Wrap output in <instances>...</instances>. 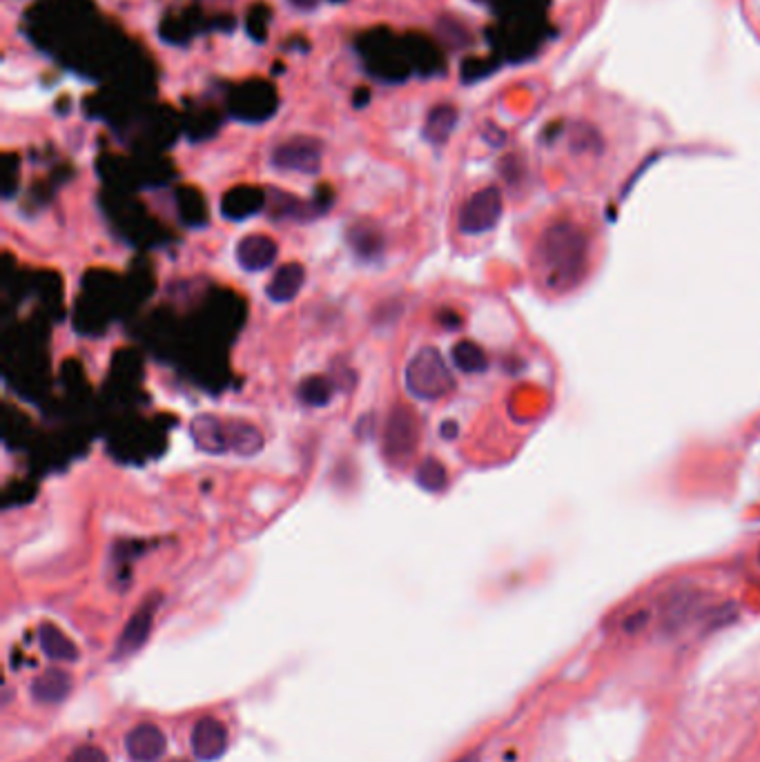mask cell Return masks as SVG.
<instances>
[{"label":"cell","mask_w":760,"mask_h":762,"mask_svg":"<svg viewBox=\"0 0 760 762\" xmlns=\"http://www.w3.org/2000/svg\"><path fill=\"white\" fill-rule=\"evenodd\" d=\"M544 281L555 292H569L582 281L589 263V239L571 221H555L542 232L535 248Z\"/></svg>","instance_id":"obj_1"},{"label":"cell","mask_w":760,"mask_h":762,"mask_svg":"<svg viewBox=\"0 0 760 762\" xmlns=\"http://www.w3.org/2000/svg\"><path fill=\"white\" fill-rule=\"evenodd\" d=\"M406 390L422 402H437L455 388V379L446 359L435 346L417 350L406 364Z\"/></svg>","instance_id":"obj_2"},{"label":"cell","mask_w":760,"mask_h":762,"mask_svg":"<svg viewBox=\"0 0 760 762\" xmlns=\"http://www.w3.org/2000/svg\"><path fill=\"white\" fill-rule=\"evenodd\" d=\"M324 161V143L315 136H292L270 154V165L279 172L317 174Z\"/></svg>","instance_id":"obj_3"},{"label":"cell","mask_w":760,"mask_h":762,"mask_svg":"<svg viewBox=\"0 0 760 762\" xmlns=\"http://www.w3.org/2000/svg\"><path fill=\"white\" fill-rule=\"evenodd\" d=\"M504 203L502 192L498 188H482L462 205L460 212V230L464 234H484L498 226L502 217Z\"/></svg>","instance_id":"obj_4"},{"label":"cell","mask_w":760,"mask_h":762,"mask_svg":"<svg viewBox=\"0 0 760 762\" xmlns=\"http://www.w3.org/2000/svg\"><path fill=\"white\" fill-rule=\"evenodd\" d=\"M417 444H420V424H417L415 410L408 406H395L384 431L386 455L395 462H404L417 451Z\"/></svg>","instance_id":"obj_5"},{"label":"cell","mask_w":760,"mask_h":762,"mask_svg":"<svg viewBox=\"0 0 760 762\" xmlns=\"http://www.w3.org/2000/svg\"><path fill=\"white\" fill-rule=\"evenodd\" d=\"M157 607H159L157 598H152L145 604H141L139 611L132 615L130 622L125 624L119 642H116L114 660H125V658L134 656V653L139 651L145 642H148L150 631H152V622H154V611H157Z\"/></svg>","instance_id":"obj_6"},{"label":"cell","mask_w":760,"mask_h":762,"mask_svg":"<svg viewBox=\"0 0 760 762\" xmlns=\"http://www.w3.org/2000/svg\"><path fill=\"white\" fill-rule=\"evenodd\" d=\"M192 754L201 762L219 760L228 749V729L217 718H201L190 736Z\"/></svg>","instance_id":"obj_7"},{"label":"cell","mask_w":760,"mask_h":762,"mask_svg":"<svg viewBox=\"0 0 760 762\" xmlns=\"http://www.w3.org/2000/svg\"><path fill=\"white\" fill-rule=\"evenodd\" d=\"M279 254L277 241L268 234H246L235 248L239 266L246 272L268 270Z\"/></svg>","instance_id":"obj_8"},{"label":"cell","mask_w":760,"mask_h":762,"mask_svg":"<svg viewBox=\"0 0 760 762\" xmlns=\"http://www.w3.org/2000/svg\"><path fill=\"white\" fill-rule=\"evenodd\" d=\"M165 736L157 725H136L128 736H125V751L132 762H159L165 754Z\"/></svg>","instance_id":"obj_9"},{"label":"cell","mask_w":760,"mask_h":762,"mask_svg":"<svg viewBox=\"0 0 760 762\" xmlns=\"http://www.w3.org/2000/svg\"><path fill=\"white\" fill-rule=\"evenodd\" d=\"M190 435L197 444L199 451L208 455H223L228 453V433L226 419L217 415H199L192 419Z\"/></svg>","instance_id":"obj_10"},{"label":"cell","mask_w":760,"mask_h":762,"mask_svg":"<svg viewBox=\"0 0 760 762\" xmlns=\"http://www.w3.org/2000/svg\"><path fill=\"white\" fill-rule=\"evenodd\" d=\"M268 205V194L259 188H250V185H241V188L230 190L221 201V214L226 219L241 221L248 217H255Z\"/></svg>","instance_id":"obj_11"},{"label":"cell","mask_w":760,"mask_h":762,"mask_svg":"<svg viewBox=\"0 0 760 762\" xmlns=\"http://www.w3.org/2000/svg\"><path fill=\"white\" fill-rule=\"evenodd\" d=\"M304 281H306V268L297 261H290L272 275L270 283L266 286V295L270 301H275V304H288V301H292L299 295Z\"/></svg>","instance_id":"obj_12"},{"label":"cell","mask_w":760,"mask_h":762,"mask_svg":"<svg viewBox=\"0 0 760 762\" xmlns=\"http://www.w3.org/2000/svg\"><path fill=\"white\" fill-rule=\"evenodd\" d=\"M346 239L350 250H353L359 259L373 261L382 257L384 234L377 226H373V223H355V226L348 230Z\"/></svg>","instance_id":"obj_13"},{"label":"cell","mask_w":760,"mask_h":762,"mask_svg":"<svg viewBox=\"0 0 760 762\" xmlns=\"http://www.w3.org/2000/svg\"><path fill=\"white\" fill-rule=\"evenodd\" d=\"M228 433V453L255 455L263 448V435L255 424L243 419H226Z\"/></svg>","instance_id":"obj_14"},{"label":"cell","mask_w":760,"mask_h":762,"mask_svg":"<svg viewBox=\"0 0 760 762\" xmlns=\"http://www.w3.org/2000/svg\"><path fill=\"white\" fill-rule=\"evenodd\" d=\"M72 689V680L63 671H45L43 676H38L32 682V696L43 702V705H56L67 698V693Z\"/></svg>","instance_id":"obj_15"},{"label":"cell","mask_w":760,"mask_h":762,"mask_svg":"<svg viewBox=\"0 0 760 762\" xmlns=\"http://www.w3.org/2000/svg\"><path fill=\"white\" fill-rule=\"evenodd\" d=\"M457 125V110L453 105H435L426 116L424 139L433 145H444Z\"/></svg>","instance_id":"obj_16"},{"label":"cell","mask_w":760,"mask_h":762,"mask_svg":"<svg viewBox=\"0 0 760 762\" xmlns=\"http://www.w3.org/2000/svg\"><path fill=\"white\" fill-rule=\"evenodd\" d=\"M38 642H41V649L47 658L61 660V662L79 660V649H76V644L67 638L61 629L52 627V624H41V629H38Z\"/></svg>","instance_id":"obj_17"},{"label":"cell","mask_w":760,"mask_h":762,"mask_svg":"<svg viewBox=\"0 0 760 762\" xmlns=\"http://www.w3.org/2000/svg\"><path fill=\"white\" fill-rule=\"evenodd\" d=\"M451 361L457 370L469 375L484 373V370L489 368V357H486L484 350L473 344V341H457L451 350Z\"/></svg>","instance_id":"obj_18"},{"label":"cell","mask_w":760,"mask_h":762,"mask_svg":"<svg viewBox=\"0 0 760 762\" xmlns=\"http://www.w3.org/2000/svg\"><path fill=\"white\" fill-rule=\"evenodd\" d=\"M297 395L301 399V404L313 406V408H324L333 402L335 386L330 379L321 377V375H313V377H306L304 381H301Z\"/></svg>","instance_id":"obj_19"},{"label":"cell","mask_w":760,"mask_h":762,"mask_svg":"<svg viewBox=\"0 0 760 762\" xmlns=\"http://www.w3.org/2000/svg\"><path fill=\"white\" fill-rule=\"evenodd\" d=\"M415 482L428 493H440L448 484V473L442 462H437L435 457H426L424 462L417 466Z\"/></svg>","instance_id":"obj_20"},{"label":"cell","mask_w":760,"mask_h":762,"mask_svg":"<svg viewBox=\"0 0 760 762\" xmlns=\"http://www.w3.org/2000/svg\"><path fill=\"white\" fill-rule=\"evenodd\" d=\"M67 762H110L107 756L103 754V749L92 747V745H83L74 751Z\"/></svg>","instance_id":"obj_21"},{"label":"cell","mask_w":760,"mask_h":762,"mask_svg":"<svg viewBox=\"0 0 760 762\" xmlns=\"http://www.w3.org/2000/svg\"><path fill=\"white\" fill-rule=\"evenodd\" d=\"M290 5L301 9V12H308V9H315L319 5V0H290Z\"/></svg>","instance_id":"obj_22"},{"label":"cell","mask_w":760,"mask_h":762,"mask_svg":"<svg viewBox=\"0 0 760 762\" xmlns=\"http://www.w3.org/2000/svg\"><path fill=\"white\" fill-rule=\"evenodd\" d=\"M455 433H457V426L455 424H442V437L446 439H453L455 437Z\"/></svg>","instance_id":"obj_23"},{"label":"cell","mask_w":760,"mask_h":762,"mask_svg":"<svg viewBox=\"0 0 760 762\" xmlns=\"http://www.w3.org/2000/svg\"><path fill=\"white\" fill-rule=\"evenodd\" d=\"M460 762H480V758H477V756L473 754V756H466V758H462Z\"/></svg>","instance_id":"obj_24"},{"label":"cell","mask_w":760,"mask_h":762,"mask_svg":"<svg viewBox=\"0 0 760 762\" xmlns=\"http://www.w3.org/2000/svg\"><path fill=\"white\" fill-rule=\"evenodd\" d=\"M758 560H760V558H758Z\"/></svg>","instance_id":"obj_25"}]
</instances>
